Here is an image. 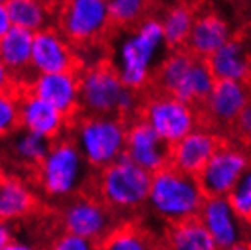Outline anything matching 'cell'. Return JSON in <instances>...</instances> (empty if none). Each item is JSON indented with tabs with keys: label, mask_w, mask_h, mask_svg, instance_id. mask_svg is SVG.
<instances>
[{
	"label": "cell",
	"mask_w": 251,
	"mask_h": 250,
	"mask_svg": "<svg viewBox=\"0 0 251 250\" xmlns=\"http://www.w3.org/2000/svg\"><path fill=\"white\" fill-rule=\"evenodd\" d=\"M250 164L251 156L247 149L224 138L221 146L197 176L204 197H227Z\"/></svg>",
	"instance_id": "11"
},
{
	"label": "cell",
	"mask_w": 251,
	"mask_h": 250,
	"mask_svg": "<svg viewBox=\"0 0 251 250\" xmlns=\"http://www.w3.org/2000/svg\"><path fill=\"white\" fill-rule=\"evenodd\" d=\"M55 28L77 52L104 44L115 32L104 0H70L56 3Z\"/></svg>",
	"instance_id": "7"
},
{
	"label": "cell",
	"mask_w": 251,
	"mask_h": 250,
	"mask_svg": "<svg viewBox=\"0 0 251 250\" xmlns=\"http://www.w3.org/2000/svg\"><path fill=\"white\" fill-rule=\"evenodd\" d=\"M99 250H162L160 238L142 226L139 220L121 223L100 244Z\"/></svg>",
	"instance_id": "26"
},
{
	"label": "cell",
	"mask_w": 251,
	"mask_h": 250,
	"mask_svg": "<svg viewBox=\"0 0 251 250\" xmlns=\"http://www.w3.org/2000/svg\"><path fill=\"white\" fill-rule=\"evenodd\" d=\"M12 229L11 224L0 222V250H3L12 241Z\"/></svg>",
	"instance_id": "35"
},
{
	"label": "cell",
	"mask_w": 251,
	"mask_h": 250,
	"mask_svg": "<svg viewBox=\"0 0 251 250\" xmlns=\"http://www.w3.org/2000/svg\"><path fill=\"white\" fill-rule=\"evenodd\" d=\"M215 82L217 81L212 76L206 59L197 58L185 78L182 79V82L178 83L173 97L188 105L197 115V112L203 108V105L210 96Z\"/></svg>",
	"instance_id": "24"
},
{
	"label": "cell",
	"mask_w": 251,
	"mask_h": 250,
	"mask_svg": "<svg viewBox=\"0 0 251 250\" xmlns=\"http://www.w3.org/2000/svg\"><path fill=\"white\" fill-rule=\"evenodd\" d=\"M12 29V22L6 8V2L0 0V40H2L5 35Z\"/></svg>",
	"instance_id": "34"
},
{
	"label": "cell",
	"mask_w": 251,
	"mask_h": 250,
	"mask_svg": "<svg viewBox=\"0 0 251 250\" xmlns=\"http://www.w3.org/2000/svg\"><path fill=\"white\" fill-rule=\"evenodd\" d=\"M79 86L80 114L118 117L127 123L138 117L142 93L124 86L109 59L82 67Z\"/></svg>",
	"instance_id": "1"
},
{
	"label": "cell",
	"mask_w": 251,
	"mask_h": 250,
	"mask_svg": "<svg viewBox=\"0 0 251 250\" xmlns=\"http://www.w3.org/2000/svg\"><path fill=\"white\" fill-rule=\"evenodd\" d=\"M250 138H251V102L242 110V112L238 115L236 121L233 123L227 139H230L233 142H238L239 146L245 147Z\"/></svg>",
	"instance_id": "32"
},
{
	"label": "cell",
	"mask_w": 251,
	"mask_h": 250,
	"mask_svg": "<svg viewBox=\"0 0 251 250\" xmlns=\"http://www.w3.org/2000/svg\"><path fill=\"white\" fill-rule=\"evenodd\" d=\"M159 5L144 0H111L107 2V9L114 30L127 32L138 28L150 15L157 12Z\"/></svg>",
	"instance_id": "28"
},
{
	"label": "cell",
	"mask_w": 251,
	"mask_h": 250,
	"mask_svg": "<svg viewBox=\"0 0 251 250\" xmlns=\"http://www.w3.org/2000/svg\"><path fill=\"white\" fill-rule=\"evenodd\" d=\"M199 6L200 3L194 2H177L159 8L157 17L162 26L165 46L170 52L185 49Z\"/></svg>",
	"instance_id": "22"
},
{
	"label": "cell",
	"mask_w": 251,
	"mask_h": 250,
	"mask_svg": "<svg viewBox=\"0 0 251 250\" xmlns=\"http://www.w3.org/2000/svg\"><path fill=\"white\" fill-rule=\"evenodd\" d=\"M199 219L218 250H228L239 243H251V224L236 216L227 197L204 199Z\"/></svg>",
	"instance_id": "13"
},
{
	"label": "cell",
	"mask_w": 251,
	"mask_h": 250,
	"mask_svg": "<svg viewBox=\"0 0 251 250\" xmlns=\"http://www.w3.org/2000/svg\"><path fill=\"white\" fill-rule=\"evenodd\" d=\"M25 88L51 105L70 121L80 115L79 73L35 75Z\"/></svg>",
	"instance_id": "17"
},
{
	"label": "cell",
	"mask_w": 251,
	"mask_h": 250,
	"mask_svg": "<svg viewBox=\"0 0 251 250\" xmlns=\"http://www.w3.org/2000/svg\"><path fill=\"white\" fill-rule=\"evenodd\" d=\"M49 2L38 0H8L6 8L14 28H20L37 33L43 29L55 26L56 8Z\"/></svg>",
	"instance_id": "25"
},
{
	"label": "cell",
	"mask_w": 251,
	"mask_h": 250,
	"mask_svg": "<svg viewBox=\"0 0 251 250\" xmlns=\"http://www.w3.org/2000/svg\"><path fill=\"white\" fill-rule=\"evenodd\" d=\"M236 30H233L230 22L220 9L213 6L206 8L204 3H200L185 50L197 58L207 59L220 50Z\"/></svg>",
	"instance_id": "16"
},
{
	"label": "cell",
	"mask_w": 251,
	"mask_h": 250,
	"mask_svg": "<svg viewBox=\"0 0 251 250\" xmlns=\"http://www.w3.org/2000/svg\"><path fill=\"white\" fill-rule=\"evenodd\" d=\"M30 65L35 75L79 73L83 67L77 49L55 26L33 33Z\"/></svg>",
	"instance_id": "12"
},
{
	"label": "cell",
	"mask_w": 251,
	"mask_h": 250,
	"mask_svg": "<svg viewBox=\"0 0 251 250\" xmlns=\"http://www.w3.org/2000/svg\"><path fill=\"white\" fill-rule=\"evenodd\" d=\"M132 163L154 174L170 166L171 146L160 138L149 124L136 117L127 124L126 152Z\"/></svg>",
	"instance_id": "15"
},
{
	"label": "cell",
	"mask_w": 251,
	"mask_h": 250,
	"mask_svg": "<svg viewBox=\"0 0 251 250\" xmlns=\"http://www.w3.org/2000/svg\"><path fill=\"white\" fill-rule=\"evenodd\" d=\"M227 200L236 216L251 224V164L239 177L238 184L227 195Z\"/></svg>",
	"instance_id": "30"
},
{
	"label": "cell",
	"mask_w": 251,
	"mask_h": 250,
	"mask_svg": "<svg viewBox=\"0 0 251 250\" xmlns=\"http://www.w3.org/2000/svg\"><path fill=\"white\" fill-rule=\"evenodd\" d=\"M20 90L17 85L15 79L9 73V70L3 64V61L0 59V93H9V91H17Z\"/></svg>",
	"instance_id": "33"
},
{
	"label": "cell",
	"mask_w": 251,
	"mask_h": 250,
	"mask_svg": "<svg viewBox=\"0 0 251 250\" xmlns=\"http://www.w3.org/2000/svg\"><path fill=\"white\" fill-rule=\"evenodd\" d=\"M32 44L33 33L20 28H14L0 40V59L3 61L9 73L22 90L35 73L32 71Z\"/></svg>",
	"instance_id": "21"
},
{
	"label": "cell",
	"mask_w": 251,
	"mask_h": 250,
	"mask_svg": "<svg viewBox=\"0 0 251 250\" xmlns=\"http://www.w3.org/2000/svg\"><path fill=\"white\" fill-rule=\"evenodd\" d=\"M35 188L51 202H67L89 191L96 171L89 168L68 135L53 141L43 163L33 170Z\"/></svg>",
	"instance_id": "2"
},
{
	"label": "cell",
	"mask_w": 251,
	"mask_h": 250,
	"mask_svg": "<svg viewBox=\"0 0 251 250\" xmlns=\"http://www.w3.org/2000/svg\"><path fill=\"white\" fill-rule=\"evenodd\" d=\"M46 250H99V244L67 232H59L55 238L50 240Z\"/></svg>",
	"instance_id": "31"
},
{
	"label": "cell",
	"mask_w": 251,
	"mask_h": 250,
	"mask_svg": "<svg viewBox=\"0 0 251 250\" xmlns=\"http://www.w3.org/2000/svg\"><path fill=\"white\" fill-rule=\"evenodd\" d=\"M215 81H238L251 86V26H244L206 59Z\"/></svg>",
	"instance_id": "14"
},
{
	"label": "cell",
	"mask_w": 251,
	"mask_h": 250,
	"mask_svg": "<svg viewBox=\"0 0 251 250\" xmlns=\"http://www.w3.org/2000/svg\"><path fill=\"white\" fill-rule=\"evenodd\" d=\"M224 138L203 128H195L171 147L170 166L185 174L197 177L207 161L221 146Z\"/></svg>",
	"instance_id": "19"
},
{
	"label": "cell",
	"mask_w": 251,
	"mask_h": 250,
	"mask_svg": "<svg viewBox=\"0 0 251 250\" xmlns=\"http://www.w3.org/2000/svg\"><path fill=\"white\" fill-rule=\"evenodd\" d=\"M228 250H251V243H239L236 246L230 247Z\"/></svg>",
	"instance_id": "37"
},
{
	"label": "cell",
	"mask_w": 251,
	"mask_h": 250,
	"mask_svg": "<svg viewBox=\"0 0 251 250\" xmlns=\"http://www.w3.org/2000/svg\"><path fill=\"white\" fill-rule=\"evenodd\" d=\"M3 250H40L38 247H35L29 243L19 241V240H12Z\"/></svg>",
	"instance_id": "36"
},
{
	"label": "cell",
	"mask_w": 251,
	"mask_h": 250,
	"mask_svg": "<svg viewBox=\"0 0 251 250\" xmlns=\"http://www.w3.org/2000/svg\"><path fill=\"white\" fill-rule=\"evenodd\" d=\"M9 156L12 161L19 167L27 168L32 173L43 163L51 146V141H47L23 129H19L9 137Z\"/></svg>",
	"instance_id": "27"
},
{
	"label": "cell",
	"mask_w": 251,
	"mask_h": 250,
	"mask_svg": "<svg viewBox=\"0 0 251 250\" xmlns=\"http://www.w3.org/2000/svg\"><path fill=\"white\" fill-rule=\"evenodd\" d=\"M20 129V90L0 93V139Z\"/></svg>",
	"instance_id": "29"
},
{
	"label": "cell",
	"mask_w": 251,
	"mask_h": 250,
	"mask_svg": "<svg viewBox=\"0 0 251 250\" xmlns=\"http://www.w3.org/2000/svg\"><path fill=\"white\" fill-rule=\"evenodd\" d=\"M124 223L91 191H85L59 206L62 232L100 244L114 229Z\"/></svg>",
	"instance_id": "9"
},
{
	"label": "cell",
	"mask_w": 251,
	"mask_h": 250,
	"mask_svg": "<svg viewBox=\"0 0 251 250\" xmlns=\"http://www.w3.org/2000/svg\"><path fill=\"white\" fill-rule=\"evenodd\" d=\"M204 194L197 177L168 166L151 174L147 206L167 224L199 217Z\"/></svg>",
	"instance_id": "6"
},
{
	"label": "cell",
	"mask_w": 251,
	"mask_h": 250,
	"mask_svg": "<svg viewBox=\"0 0 251 250\" xmlns=\"http://www.w3.org/2000/svg\"><path fill=\"white\" fill-rule=\"evenodd\" d=\"M245 149H247V152H248V155L251 156V138H250V141L247 142V146H245Z\"/></svg>",
	"instance_id": "39"
},
{
	"label": "cell",
	"mask_w": 251,
	"mask_h": 250,
	"mask_svg": "<svg viewBox=\"0 0 251 250\" xmlns=\"http://www.w3.org/2000/svg\"><path fill=\"white\" fill-rule=\"evenodd\" d=\"M124 33L126 37L117 46L115 58H109V61L126 88L142 93L150 86L153 73L157 68L154 64L157 53L160 49L168 50L157 12L150 15L138 28Z\"/></svg>",
	"instance_id": "3"
},
{
	"label": "cell",
	"mask_w": 251,
	"mask_h": 250,
	"mask_svg": "<svg viewBox=\"0 0 251 250\" xmlns=\"http://www.w3.org/2000/svg\"><path fill=\"white\" fill-rule=\"evenodd\" d=\"M40 206L38 193L29 181L6 174L0 187V222L11 224L29 219Z\"/></svg>",
	"instance_id": "20"
},
{
	"label": "cell",
	"mask_w": 251,
	"mask_h": 250,
	"mask_svg": "<svg viewBox=\"0 0 251 250\" xmlns=\"http://www.w3.org/2000/svg\"><path fill=\"white\" fill-rule=\"evenodd\" d=\"M70 123L47 102L33 96L26 88L20 90V129L53 142L67 135Z\"/></svg>",
	"instance_id": "18"
},
{
	"label": "cell",
	"mask_w": 251,
	"mask_h": 250,
	"mask_svg": "<svg viewBox=\"0 0 251 250\" xmlns=\"http://www.w3.org/2000/svg\"><path fill=\"white\" fill-rule=\"evenodd\" d=\"M138 117L144 120L171 147L199 128L192 108L178 99L150 86L142 91Z\"/></svg>",
	"instance_id": "8"
},
{
	"label": "cell",
	"mask_w": 251,
	"mask_h": 250,
	"mask_svg": "<svg viewBox=\"0 0 251 250\" xmlns=\"http://www.w3.org/2000/svg\"><path fill=\"white\" fill-rule=\"evenodd\" d=\"M5 177H6V173H5V170H3V167L0 166V187L3 185V182H5Z\"/></svg>",
	"instance_id": "38"
},
{
	"label": "cell",
	"mask_w": 251,
	"mask_h": 250,
	"mask_svg": "<svg viewBox=\"0 0 251 250\" xmlns=\"http://www.w3.org/2000/svg\"><path fill=\"white\" fill-rule=\"evenodd\" d=\"M160 247L162 250H218L199 217L167 224Z\"/></svg>",
	"instance_id": "23"
},
{
	"label": "cell",
	"mask_w": 251,
	"mask_h": 250,
	"mask_svg": "<svg viewBox=\"0 0 251 250\" xmlns=\"http://www.w3.org/2000/svg\"><path fill=\"white\" fill-rule=\"evenodd\" d=\"M127 121L118 117L77 115L71 120L68 138L93 171H100L124 156Z\"/></svg>",
	"instance_id": "5"
},
{
	"label": "cell",
	"mask_w": 251,
	"mask_h": 250,
	"mask_svg": "<svg viewBox=\"0 0 251 250\" xmlns=\"http://www.w3.org/2000/svg\"><path fill=\"white\" fill-rule=\"evenodd\" d=\"M151 174L123 156L94 174L89 191L123 222L138 220L136 214L147 206Z\"/></svg>",
	"instance_id": "4"
},
{
	"label": "cell",
	"mask_w": 251,
	"mask_h": 250,
	"mask_svg": "<svg viewBox=\"0 0 251 250\" xmlns=\"http://www.w3.org/2000/svg\"><path fill=\"white\" fill-rule=\"evenodd\" d=\"M250 102V85L238 81H217L203 108L197 112L199 128L227 139L233 123Z\"/></svg>",
	"instance_id": "10"
}]
</instances>
